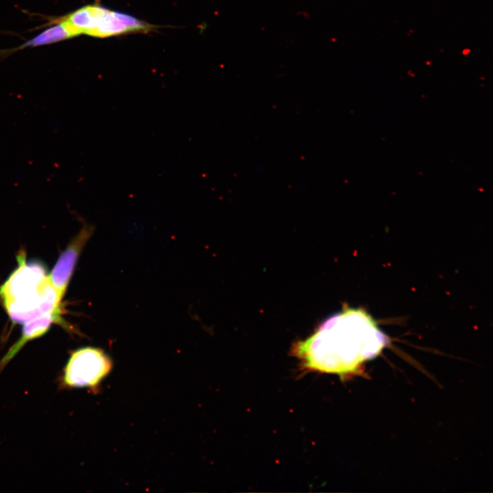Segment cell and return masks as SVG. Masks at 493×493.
<instances>
[{
	"label": "cell",
	"mask_w": 493,
	"mask_h": 493,
	"mask_svg": "<svg viewBox=\"0 0 493 493\" xmlns=\"http://www.w3.org/2000/svg\"><path fill=\"white\" fill-rule=\"evenodd\" d=\"M388 341L365 310L344 307L310 336L297 342L292 352L307 370L344 377L377 356Z\"/></svg>",
	"instance_id": "6da1fadb"
},
{
	"label": "cell",
	"mask_w": 493,
	"mask_h": 493,
	"mask_svg": "<svg viewBox=\"0 0 493 493\" xmlns=\"http://www.w3.org/2000/svg\"><path fill=\"white\" fill-rule=\"evenodd\" d=\"M17 261L18 267L0 287V299L12 322L24 323L49 314L62 318V299L44 265L27 262L23 252L18 255Z\"/></svg>",
	"instance_id": "7a4b0ae2"
},
{
	"label": "cell",
	"mask_w": 493,
	"mask_h": 493,
	"mask_svg": "<svg viewBox=\"0 0 493 493\" xmlns=\"http://www.w3.org/2000/svg\"><path fill=\"white\" fill-rule=\"evenodd\" d=\"M79 35L108 38L133 33H149L156 27L129 14L110 10L100 4L81 7L63 16Z\"/></svg>",
	"instance_id": "3957f363"
},
{
	"label": "cell",
	"mask_w": 493,
	"mask_h": 493,
	"mask_svg": "<svg viewBox=\"0 0 493 493\" xmlns=\"http://www.w3.org/2000/svg\"><path fill=\"white\" fill-rule=\"evenodd\" d=\"M112 363L101 349L87 346L73 351L64 368L61 383L66 388H95L109 374Z\"/></svg>",
	"instance_id": "277c9868"
},
{
	"label": "cell",
	"mask_w": 493,
	"mask_h": 493,
	"mask_svg": "<svg viewBox=\"0 0 493 493\" xmlns=\"http://www.w3.org/2000/svg\"><path fill=\"white\" fill-rule=\"evenodd\" d=\"M92 233L91 227H83L60 254L49 275L61 299L65 294L79 254Z\"/></svg>",
	"instance_id": "5b68a950"
},
{
	"label": "cell",
	"mask_w": 493,
	"mask_h": 493,
	"mask_svg": "<svg viewBox=\"0 0 493 493\" xmlns=\"http://www.w3.org/2000/svg\"><path fill=\"white\" fill-rule=\"evenodd\" d=\"M53 323L64 325L66 327V324L64 323L62 318L51 314L42 315L24 323L21 338L0 360V372L27 342L45 334Z\"/></svg>",
	"instance_id": "8992f818"
},
{
	"label": "cell",
	"mask_w": 493,
	"mask_h": 493,
	"mask_svg": "<svg viewBox=\"0 0 493 493\" xmlns=\"http://www.w3.org/2000/svg\"><path fill=\"white\" fill-rule=\"evenodd\" d=\"M79 36L71 24L64 18H58L54 25L17 47L14 51L27 47H40L55 43Z\"/></svg>",
	"instance_id": "52a82bcc"
}]
</instances>
